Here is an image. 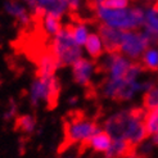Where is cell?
Here are the masks:
<instances>
[{
  "label": "cell",
  "instance_id": "cell-1",
  "mask_svg": "<svg viewBox=\"0 0 158 158\" xmlns=\"http://www.w3.org/2000/svg\"><path fill=\"white\" fill-rule=\"evenodd\" d=\"M147 109L130 108L116 112L104 121L103 130L112 139H123L136 148L148 139L144 118Z\"/></svg>",
  "mask_w": 158,
  "mask_h": 158
},
{
  "label": "cell",
  "instance_id": "cell-2",
  "mask_svg": "<svg viewBox=\"0 0 158 158\" xmlns=\"http://www.w3.org/2000/svg\"><path fill=\"white\" fill-rule=\"evenodd\" d=\"M102 25L121 31L138 30L144 23V8L132 6L125 9H108L103 6H91Z\"/></svg>",
  "mask_w": 158,
  "mask_h": 158
},
{
  "label": "cell",
  "instance_id": "cell-3",
  "mask_svg": "<svg viewBox=\"0 0 158 158\" xmlns=\"http://www.w3.org/2000/svg\"><path fill=\"white\" fill-rule=\"evenodd\" d=\"M50 52L54 54L55 59L58 60L59 67L72 66L76 60L82 58L81 46H78L75 43L68 26L64 28L62 27L59 32L53 36Z\"/></svg>",
  "mask_w": 158,
  "mask_h": 158
},
{
  "label": "cell",
  "instance_id": "cell-4",
  "mask_svg": "<svg viewBox=\"0 0 158 158\" xmlns=\"http://www.w3.org/2000/svg\"><path fill=\"white\" fill-rule=\"evenodd\" d=\"M60 93V84L58 78L54 76L49 77H36L30 88L28 98L31 104L37 107L39 104L45 103L49 107L57 104V100Z\"/></svg>",
  "mask_w": 158,
  "mask_h": 158
},
{
  "label": "cell",
  "instance_id": "cell-5",
  "mask_svg": "<svg viewBox=\"0 0 158 158\" xmlns=\"http://www.w3.org/2000/svg\"><path fill=\"white\" fill-rule=\"evenodd\" d=\"M100 127L98 123L82 116H75L64 126L66 140L69 144H86Z\"/></svg>",
  "mask_w": 158,
  "mask_h": 158
},
{
  "label": "cell",
  "instance_id": "cell-6",
  "mask_svg": "<svg viewBox=\"0 0 158 158\" xmlns=\"http://www.w3.org/2000/svg\"><path fill=\"white\" fill-rule=\"evenodd\" d=\"M153 43L152 37L145 31H123L121 44H120V53L131 60L139 59L149 46Z\"/></svg>",
  "mask_w": 158,
  "mask_h": 158
},
{
  "label": "cell",
  "instance_id": "cell-7",
  "mask_svg": "<svg viewBox=\"0 0 158 158\" xmlns=\"http://www.w3.org/2000/svg\"><path fill=\"white\" fill-rule=\"evenodd\" d=\"M23 2L35 14H53L60 18L68 10L64 0H23Z\"/></svg>",
  "mask_w": 158,
  "mask_h": 158
},
{
  "label": "cell",
  "instance_id": "cell-8",
  "mask_svg": "<svg viewBox=\"0 0 158 158\" xmlns=\"http://www.w3.org/2000/svg\"><path fill=\"white\" fill-rule=\"evenodd\" d=\"M98 31H99L98 35L100 36L102 41H103L104 49L108 53H120V44L123 31L106 25H100Z\"/></svg>",
  "mask_w": 158,
  "mask_h": 158
},
{
  "label": "cell",
  "instance_id": "cell-9",
  "mask_svg": "<svg viewBox=\"0 0 158 158\" xmlns=\"http://www.w3.org/2000/svg\"><path fill=\"white\" fill-rule=\"evenodd\" d=\"M95 66L90 59L80 58L72 64V72H73V80L78 84L86 86L91 81V77L94 73Z\"/></svg>",
  "mask_w": 158,
  "mask_h": 158
},
{
  "label": "cell",
  "instance_id": "cell-10",
  "mask_svg": "<svg viewBox=\"0 0 158 158\" xmlns=\"http://www.w3.org/2000/svg\"><path fill=\"white\" fill-rule=\"evenodd\" d=\"M22 2L23 0H6L4 4V9L18 23L26 26L31 21V14L28 10V6L23 4Z\"/></svg>",
  "mask_w": 158,
  "mask_h": 158
},
{
  "label": "cell",
  "instance_id": "cell-11",
  "mask_svg": "<svg viewBox=\"0 0 158 158\" xmlns=\"http://www.w3.org/2000/svg\"><path fill=\"white\" fill-rule=\"evenodd\" d=\"M144 31L152 37L153 43H158V2L144 8Z\"/></svg>",
  "mask_w": 158,
  "mask_h": 158
},
{
  "label": "cell",
  "instance_id": "cell-12",
  "mask_svg": "<svg viewBox=\"0 0 158 158\" xmlns=\"http://www.w3.org/2000/svg\"><path fill=\"white\" fill-rule=\"evenodd\" d=\"M59 67L58 60L55 59L54 54L49 52H44L37 58V76L39 77H49L54 76L55 71Z\"/></svg>",
  "mask_w": 158,
  "mask_h": 158
},
{
  "label": "cell",
  "instance_id": "cell-13",
  "mask_svg": "<svg viewBox=\"0 0 158 158\" xmlns=\"http://www.w3.org/2000/svg\"><path fill=\"white\" fill-rule=\"evenodd\" d=\"M110 143H112V138L108 135V132H106L103 129H99L85 145H88L93 152L104 154L108 151Z\"/></svg>",
  "mask_w": 158,
  "mask_h": 158
},
{
  "label": "cell",
  "instance_id": "cell-14",
  "mask_svg": "<svg viewBox=\"0 0 158 158\" xmlns=\"http://www.w3.org/2000/svg\"><path fill=\"white\" fill-rule=\"evenodd\" d=\"M36 17L39 18V23L41 26V31L48 35V36H54L57 35L60 28V18L57 17V15H53V14H36Z\"/></svg>",
  "mask_w": 158,
  "mask_h": 158
},
{
  "label": "cell",
  "instance_id": "cell-15",
  "mask_svg": "<svg viewBox=\"0 0 158 158\" xmlns=\"http://www.w3.org/2000/svg\"><path fill=\"white\" fill-rule=\"evenodd\" d=\"M132 147L130 145L129 141H126L123 139H112L108 151L103 154L104 158H122L126 154H129L132 152Z\"/></svg>",
  "mask_w": 158,
  "mask_h": 158
},
{
  "label": "cell",
  "instance_id": "cell-16",
  "mask_svg": "<svg viewBox=\"0 0 158 158\" xmlns=\"http://www.w3.org/2000/svg\"><path fill=\"white\" fill-rule=\"evenodd\" d=\"M140 66L143 69L151 71V72H158V48L149 46V48L141 54Z\"/></svg>",
  "mask_w": 158,
  "mask_h": 158
},
{
  "label": "cell",
  "instance_id": "cell-17",
  "mask_svg": "<svg viewBox=\"0 0 158 158\" xmlns=\"http://www.w3.org/2000/svg\"><path fill=\"white\" fill-rule=\"evenodd\" d=\"M85 49L88 52L89 57L91 58H98L103 54V50H104V46H103V41L98 34H89L88 36V40L85 43Z\"/></svg>",
  "mask_w": 158,
  "mask_h": 158
},
{
  "label": "cell",
  "instance_id": "cell-18",
  "mask_svg": "<svg viewBox=\"0 0 158 158\" xmlns=\"http://www.w3.org/2000/svg\"><path fill=\"white\" fill-rule=\"evenodd\" d=\"M69 31H71V35H72L75 43L78 46H84L86 40H88V36H89V30L88 26L82 22H77L76 25H71L68 26Z\"/></svg>",
  "mask_w": 158,
  "mask_h": 158
},
{
  "label": "cell",
  "instance_id": "cell-19",
  "mask_svg": "<svg viewBox=\"0 0 158 158\" xmlns=\"http://www.w3.org/2000/svg\"><path fill=\"white\" fill-rule=\"evenodd\" d=\"M144 123H145L148 136H151V135H153V134L158 132V106L147 110Z\"/></svg>",
  "mask_w": 158,
  "mask_h": 158
},
{
  "label": "cell",
  "instance_id": "cell-20",
  "mask_svg": "<svg viewBox=\"0 0 158 158\" xmlns=\"http://www.w3.org/2000/svg\"><path fill=\"white\" fill-rule=\"evenodd\" d=\"M36 118L31 114H23L17 120V127L25 134H32L36 130Z\"/></svg>",
  "mask_w": 158,
  "mask_h": 158
},
{
  "label": "cell",
  "instance_id": "cell-21",
  "mask_svg": "<svg viewBox=\"0 0 158 158\" xmlns=\"http://www.w3.org/2000/svg\"><path fill=\"white\" fill-rule=\"evenodd\" d=\"M130 4V0H93L91 6H103L108 9H125Z\"/></svg>",
  "mask_w": 158,
  "mask_h": 158
},
{
  "label": "cell",
  "instance_id": "cell-22",
  "mask_svg": "<svg viewBox=\"0 0 158 158\" xmlns=\"http://www.w3.org/2000/svg\"><path fill=\"white\" fill-rule=\"evenodd\" d=\"M158 106V85H153L144 94V109H152Z\"/></svg>",
  "mask_w": 158,
  "mask_h": 158
},
{
  "label": "cell",
  "instance_id": "cell-23",
  "mask_svg": "<svg viewBox=\"0 0 158 158\" xmlns=\"http://www.w3.org/2000/svg\"><path fill=\"white\" fill-rule=\"evenodd\" d=\"M64 3L67 4L68 6V10H77L78 6H80V0H64Z\"/></svg>",
  "mask_w": 158,
  "mask_h": 158
},
{
  "label": "cell",
  "instance_id": "cell-24",
  "mask_svg": "<svg viewBox=\"0 0 158 158\" xmlns=\"http://www.w3.org/2000/svg\"><path fill=\"white\" fill-rule=\"evenodd\" d=\"M122 158H147L145 156H143V154H140V153H138V152H130L129 154H126L125 157H122Z\"/></svg>",
  "mask_w": 158,
  "mask_h": 158
},
{
  "label": "cell",
  "instance_id": "cell-25",
  "mask_svg": "<svg viewBox=\"0 0 158 158\" xmlns=\"http://www.w3.org/2000/svg\"><path fill=\"white\" fill-rule=\"evenodd\" d=\"M14 113H15V107L12 106V107L9 108V110H8V112H5L4 117L6 118V120H9V118H12V116H14Z\"/></svg>",
  "mask_w": 158,
  "mask_h": 158
},
{
  "label": "cell",
  "instance_id": "cell-26",
  "mask_svg": "<svg viewBox=\"0 0 158 158\" xmlns=\"http://www.w3.org/2000/svg\"><path fill=\"white\" fill-rule=\"evenodd\" d=\"M60 158H77L75 154H64V156H62Z\"/></svg>",
  "mask_w": 158,
  "mask_h": 158
},
{
  "label": "cell",
  "instance_id": "cell-27",
  "mask_svg": "<svg viewBox=\"0 0 158 158\" xmlns=\"http://www.w3.org/2000/svg\"><path fill=\"white\" fill-rule=\"evenodd\" d=\"M147 2H158V0H147Z\"/></svg>",
  "mask_w": 158,
  "mask_h": 158
}]
</instances>
